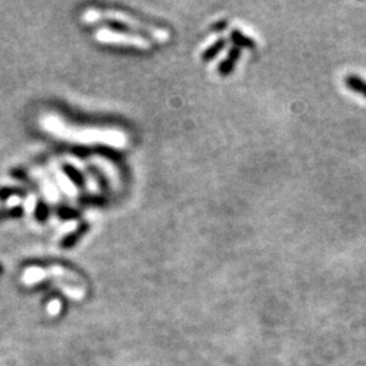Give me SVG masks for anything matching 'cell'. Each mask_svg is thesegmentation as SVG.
I'll list each match as a JSON object with an SVG mask.
<instances>
[{"label": "cell", "instance_id": "cell-5", "mask_svg": "<svg viewBox=\"0 0 366 366\" xmlns=\"http://www.w3.org/2000/svg\"><path fill=\"white\" fill-rule=\"evenodd\" d=\"M223 45H224V39H220L218 42H216L214 45H213L212 48L209 49V51H207L205 52V55H204V58H211L212 56H214V53L216 52H218L221 48H223Z\"/></svg>", "mask_w": 366, "mask_h": 366}, {"label": "cell", "instance_id": "cell-6", "mask_svg": "<svg viewBox=\"0 0 366 366\" xmlns=\"http://www.w3.org/2000/svg\"><path fill=\"white\" fill-rule=\"evenodd\" d=\"M20 197H13L11 200H8V201H7V205H8V208H10V205H11V207H14V205H20Z\"/></svg>", "mask_w": 366, "mask_h": 366}, {"label": "cell", "instance_id": "cell-4", "mask_svg": "<svg viewBox=\"0 0 366 366\" xmlns=\"http://www.w3.org/2000/svg\"><path fill=\"white\" fill-rule=\"evenodd\" d=\"M346 83L351 90H354V91H357V93H360V94H362V96L366 97L365 80H362L361 77L351 75V77H346Z\"/></svg>", "mask_w": 366, "mask_h": 366}, {"label": "cell", "instance_id": "cell-7", "mask_svg": "<svg viewBox=\"0 0 366 366\" xmlns=\"http://www.w3.org/2000/svg\"><path fill=\"white\" fill-rule=\"evenodd\" d=\"M58 308H60V304H58V301H52L51 303V306H49V311H51V313H53V309H55V315L58 313Z\"/></svg>", "mask_w": 366, "mask_h": 366}, {"label": "cell", "instance_id": "cell-1", "mask_svg": "<svg viewBox=\"0 0 366 366\" xmlns=\"http://www.w3.org/2000/svg\"><path fill=\"white\" fill-rule=\"evenodd\" d=\"M42 126L51 135L58 138L68 140L71 143L80 144H106L112 147H122L125 137L113 131L96 129V128H79L63 122L58 117L48 116L42 121Z\"/></svg>", "mask_w": 366, "mask_h": 366}, {"label": "cell", "instance_id": "cell-3", "mask_svg": "<svg viewBox=\"0 0 366 366\" xmlns=\"http://www.w3.org/2000/svg\"><path fill=\"white\" fill-rule=\"evenodd\" d=\"M96 39L102 44H122V45H135V46H147V41L138 39L136 36L124 34L121 32H115L109 29H100L96 34Z\"/></svg>", "mask_w": 366, "mask_h": 366}, {"label": "cell", "instance_id": "cell-2", "mask_svg": "<svg viewBox=\"0 0 366 366\" xmlns=\"http://www.w3.org/2000/svg\"><path fill=\"white\" fill-rule=\"evenodd\" d=\"M48 277H61V278H65V280L72 281V282L80 281L77 274L72 273L71 270L63 268V266H52L49 269L29 268V269H26V271H25V274L22 277V281L26 285H33V284H37V282L48 278Z\"/></svg>", "mask_w": 366, "mask_h": 366}]
</instances>
